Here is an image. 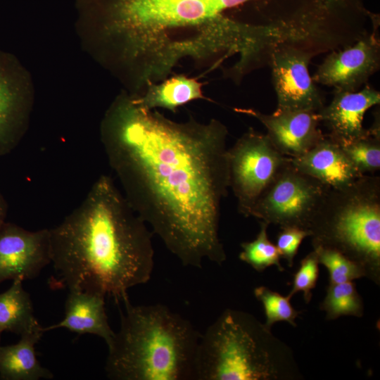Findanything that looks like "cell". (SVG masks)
Wrapping results in <instances>:
<instances>
[{"label": "cell", "mask_w": 380, "mask_h": 380, "mask_svg": "<svg viewBox=\"0 0 380 380\" xmlns=\"http://www.w3.org/2000/svg\"><path fill=\"white\" fill-rule=\"evenodd\" d=\"M101 141L132 208L184 266L227 259L220 238L229 189L228 131L220 121L178 122L125 91L101 120Z\"/></svg>", "instance_id": "cell-1"}, {"label": "cell", "mask_w": 380, "mask_h": 380, "mask_svg": "<svg viewBox=\"0 0 380 380\" xmlns=\"http://www.w3.org/2000/svg\"><path fill=\"white\" fill-rule=\"evenodd\" d=\"M49 232L53 286L122 301L151 277L153 233L108 175Z\"/></svg>", "instance_id": "cell-2"}, {"label": "cell", "mask_w": 380, "mask_h": 380, "mask_svg": "<svg viewBox=\"0 0 380 380\" xmlns=\"http://www.w3.org/2000/svg\"><path fill=\"white\" fill-rule=\"evenodd\" d=\"M241 0H112L115 30L137 57L173 68L184 59L218 66L236 56L245 62L250 46L243 28L225 11Z\"/></svg>", "instance_id": "cell-3"}, {"label": "cell", "mask_w": 380, "mask_h": 380, "mask_svg": "<svg viewBox=\"0 0 380 380\" xmlns=\"http://www.w3.org/2000/svg\"><path fill=\"white\" fill-rule=\"evenodd\" d=\"M120 326L107 346V377L113 380H195L201 334L167 306L133 305L126 298Z\"/></svg>", "instance_id": "cell-4"}, {"label": "cell", "mask_w": 380, "mask_h": 380, "mask_svg": "<svg viewBox=\"0 0 380 380\" xmlns=\"http://www.w3.org/2000/svg\"><path fill=\"white\" fill-rule=\"evenodd\" d=\"M292 349L254 315L226 309L201 334L195 380H300Z\"/></svg>", "instance_id": "cell-5"}, {"label": "cell", "mask_w": 380, "mask_h": 380, "mask_svg": "<svg viewBox=\"0 0 380 380\" xmlns=\"http://www.w3.org/2000/svg\"><path fill=\"white\" fill-rule=\"evenodd\" d=\"M312 247L336 250L380 284V177L364 175L350 185L329 189L308 227Z\"/></svg>", "instance_id": "cell-6"}, {"label": "cell", "mask_w": 380, "mask_h": 380, "mask_svg": "<svg viewBox=\"0 0 380 380\" xmlns=\"http://www.w3.org/2000/svg\"><path fill=\"white\" fill-rule=\"evenodd\" d=\"M330 188L300 172L289 161L254 204L250 217L280 228L308 230Z\"/></svg>", "instance_id": "cell-7"}, {"label": "cell", "mask_w": 380, "mask_h": 380, "mask_svg": "<svg viewBox=\"0 0 380 380\" xmlns=\"http://www.w3.org/2000/svg\"><path fill=\"white\" fill-rule=\"evenodd\" d=\"M229 188L237 201L238 211L250 217L260 196L290 158L272 145L266 134L248 129L227 151Z\"/></svg>", "instance_id": "cell-8"}, {"label": "cell", "mask_w": 380, "mask_h": 380, "mask_svg": "<svg viewBox=\"0 0 380 380\" xmlns=\"http://www.w3.org/2000/svg\"><path fill=\"white\" fill-rule=\"evenodd\" d=\"M34 101L32 77L13 55L0 51V157L25 135Z\"/></svg>", "instance_id": "cell-9"}, {"label": "cell", "mask_w": 380, "mask_h": 380, "mask_svg": "<svg viewBox=\"0 0 380 380\" xmlns=\"http://www.w3.org/2000/svg\"><path fill=\"white\" fill-rule=\"evenodd\" d=\"M313 57L311 53L290 45H279L274 50L268 65L277 96V110L317 112L325 105L323 94L309 73Z\"/></svg>", "instance_id": "cell-10"}, {"label": "cell", "mask_w": 380, "mask_h": 380, "mask_svg": "<svg viewBox=\"0 0 380 380\" xmlns=\"http://www.w3.org/2000/svg\"><path fill=\"white\" fill-rule=\"evenodd\" d=\"M328 53L312 77V80L333 87L334 91L359 90L380 67L378 26L375 25L353 44Z\"/></svg>", "instance_id": "cell-11"}, {"label": "cell", "mask_w": 380, "mask_h": 380, "mask_svg": "<svg viewBox=\"0 0 380 380\" xmlns=\"http://www.w3.org/2000/svg\"><path fill=\"white\" fill-rule=\"evenodd\" d=\"M51 261L49 229L30 231L6 222L0 227V283L32 279Z\"/></svg>", "instance_id": "cell-12"}, {"label": "cell", "mask_w": 380, "mask_h": 380, "mask_svg": "<svg viewBox=\"0 0 380 380\" xmlns=\"http://www.w3.org/2000/svg\"><path fill=\"white\" fill-rule=\"evenodd\" d=\"M234 110L259 120L266 128V134L272 145L289 158L303 155L324 135L318 127L317 112L275 110L272 114H266L254 108H236Z\"/></svg>", "instance_id": "cell-13"}, {"label": "cell", "mask_w": 380, "mask_h": 380, "mask_svg": "<svg viewBox=\"0 0 380 380\" xmlns=\"http://www.w3.org/2000/svg\"><path fill=\"white\" fill-rule=\"evenodd\" d=\"M380 103V93L369 85L355 91H334L328 105L317 113L319 122L327 128L329 138L344 145L367 136L363 118L371 107Z\"/></svg>", "instance_id": "cell-14"}, {"label": "cell", "mask_w": 380, "mask_h": 380, "mask_svg": "<svg viewBox=\"0 0 380 380\" xmlns=\"http://www.w3.org/2000/svg\"><path fill=\"white\" fill-rule=\"evenodd\" d=\"M300 172L330 189L348 186L362 176L355 169L340 144L327 135L303 155L290 158Z\"/></svg>", "instance_id": "cell-15"}, {"label": "cell", "mask_w": 380, "mask_h": 380, "mask_svg": "<svg viewBox=\"0 0 380 380\" xmlns=\"http://www.w3.org/2000/svg\"><path fill=\"white\" fill-rule=\"evenodd\" d=\"M106 296L79 290L69 291L65 302L64 318L58 323L42 327L43 332L58 328L102 338L108 346L115 331L111 329L105 308Z\"/></svg>", "instance_id": "cell-16"}, {"label": "cell", "mask_w": 380, "mask_h": 380, "mask_svg": "<svg viewBox=\"0 0 380 380\" xmlns=\"http://www.w3.org/2000/svg\"><path fill=\"white\" fill-rule=\"evenodd\" d=\"M42 330L20 336L19 341L0 346V379L3 380L51 379L53 374L42 366L34 346L43 335Z\"/></svg>", "instance_id": "cell-17"}, {"label": "cell", "mask_w": 380, "mask_h": 380, "mask_svg": "<svg viewBox=\"0 0 380 380\" xmlns=\"http://www.w3.org/2000/svg\"><path fill=\"white\" fill-rule=\"evenodd\" d=\"M132 95L139 105L146 109L163 108L172 112L191 101L204 99L202 84L194 78L182 75L150 84L141 94Z\"/></svg>", "instance_id": "cell-18"}, {"label": "cell", "mask_w": 380, "mask_h": 380, "mask_svg": "<svg viewBox=\"0 0 380 380\" xmlns=\"http://www.w3.org/2000/svg\"><path fill=\"white\" fill-rule=\"evenodd\" d=\"M23 281L20 278L14 279L11 287L0 293V333L6 331L21 336L42 329Z\"/></svg>", "instance_id": "cell-19"}, {"label": "cell", "mask_w": 380, "mask_h": 380, "mask_svg": "<svg viewBox=\"0 0 380 380\" xmlns=\"http://www.w3.org/2000/svg\"><path fill=\"white\" fill-rule=\"evenodd\" d=\"M319 308L326 312L327 320L341 316L362 317L364 303L353 281L329 284Z\"/></svg>", "instance_id": "cell-20"}, {"label": "cell", "mask_w": 380, "mask_h": 380, "mask_svg": "<svg viewBox=\"0 0 380 380\" xmlns=\"http://www.w3.org/2000/svg\"><path fill=\"white\" fill-rule=\"evenodd\" d=\"M379 114L367 136L350 143L341 145L342 149L358 172L362 175L373 173L380 168V123Z\"/></svg>", "instance_id": "cell-21"}, {"label": "cell", "mask_w": 380, "mask_h": 380, "mask_svg": "<svg viewBox=\"0 0 380 380\" xmlns=\"http://www.w3.org/2000/svg\"><path fill=\"white\" fill-rule=\"evenodd\" d=\"M268 226L266 222L260 221V231L255 239L241 243L242 251L239 258L258 272L271 266H276L279 271L283 272L284 268L280 262L279 250L267 236Z\"/></svg>", "instance_id": "cell-22"}, {"label": "cell", "mask_w": 380, "mask_h": 380, "mask_svg": "<svg viewBox=\"0 0 380 380\" xmlns=\"http://www.w3.org/2000/svg\"><path fill=\"white\" fill-rule=\"evenodd\" d=\"M253 293L264 308L266 316L265 326L270 329L279 322H286L296 327L295 319L301 313L291 305L288 296H284L265 286L254 289Z\"/></svg>", "instance_id": "cell-23"}, {"label": "cell", "mask_w": 380, "mask_h": 380, "mask_svg": "<svg viewBox=\"0 0 380 380\" xmlns=\"http://www.w3.org/2000/svg\"><path fill=\"white\" fill-rule=\"evenodd\" d=\"M313 249L317 253L319 264L328 270L329 284L353 281L365 277L363 268L341 253L322 246L314 247Z\"/></svg>", "instance_id": "cell-24"}, {"label": "cell", "mask_w": 380, "mask_h": 380, "mask_svg": "<svg viewBox=\"0 0 380 380\" xmlns=\"http://www.w3.org/2000/svg\"><path fill=\"white\" fill-rule=\"evenodd\" d=\"M317 253L313 249L303 258L300 266L293 275L292 288L287 295L289 298L297 292L302 291L303 299L308 304L312 296V290L316 286L319 273Z\"/></svg>", "instance_id": "cell-25"}, {"label": "cell", "mask_w": 380, "mask_h": 380, "mask_svg": "<svg viewBox=\"0 0 380 380\" xmlns=\"http://www.w3.org/2000/svg\"><path fill=\"white\" fill-rule=\"evenodd\" d=\"M281 229L277 236L276 246L281 258L291 267L300 243L305 238L310 236V233L307 229L296 227H286Z\"/></svg>", "instance_id": "cell-26"}, {"label": "cell", "mask_w": 380, "mask_h": 380, "mask_svg": "<svg viewBox=\"0 0 380 380\" xmlns=\"http://www.w3.org/2000/svg\"><path fill=\"white\" fill-rule=\"evenodd\" d=\"M8 213V204L4 197L0 192V227L6 222Z\"/></svg>", "instance_id": "cell-27"}]
</instances>
